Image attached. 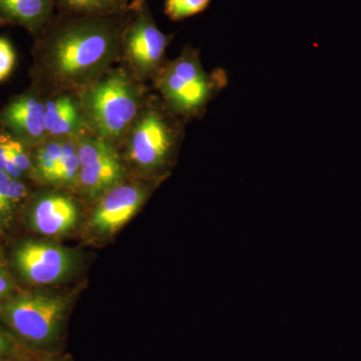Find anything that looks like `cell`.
I'll return each instance as SVG.
<instances>
[{
	"label": "cell",
	"instance_id": "11",
	"mask_svg": "<svg viewBox=\"0 0 361 361\" xmlns=\"http://www.w3.org/2000/svg\"><path fill=\"white\" fill-rule=\"evenodd\" d=\"M78 219L75 202L63 195L47 194L35 201L30 212L32 227L47 236L70 231Z\"/></svg>",
	"mask_w": 361,
	"mask_h": 361
},
{
	"label": "cell",
	"instance_id": "7",
	"mask_svg": "<svg viewBox=\"0 0 361 361\" xmlns=\"http://www.w3.org/2000/svg\"><path fill=\"white\" fill-rule=\"evenodd\" d=\"M77 147L80 159L78 182L87 196H103L120 184L123 167L111 142L97 135H87L78 140Z\"/></svg>",
	"mask_w": 361,
	"mask_h": 361
},
{
	"label": "cell",
	"instance_id": "2",
	"mask_svg": "<svg viewBox=\"0 0 361 361\" xmlns=\"http://www.w3.org/2000/svg\"><path fill=\"white\" fill-rule=\"evenodd\" d=\"M80 106L97 137L111 142L134 122L140 109L139 90L123 71H109L87 85Z\"/></svg>",
	"mask_w": 361,
	"mask_h": 361
},
{
	"label": "cell",
	"instance_id": "20",
	"mask_svg": "<svg viewBox=\"0 0 361 361\" xmlns=\"http://www.w3.org/2000/svg\"><path fill=\"white\" fill-rule=\"evenodd\" d=\"M16 59L13 44L4 37H0V82H4L13 73Z\"/></svg>",
	"mask_w": 361,
	"mask_h": 361
},
{
	"label": "cell",
	"instance_id": "6",
	"mask_svg": "<svg viewBox=\"0 0 361 361\" xmlns=\"http://www.w3.org/2000/svg\"><path fill=\"white\" fill-rule=\"evenodd\" d=\"M132 8L134 16L123 32V49L140 75H158L169 37L159 30L144 2L137 0Z\"/></svg>",
	"mask_w": 361,
	"mask_h": 361
},
{
	"label": "cell",
	"instance_id": "13",
	"mask_svg": "<svg viewBox=\"0 0 361 361\" xmlns=\"http://www.w3.org/2000/svg\"><path fill=\"white\" fill-rule=\"evenodd\" d=\"M45 130L51 137L77 134L84 123L82 106L70 97H59L45 102Z\"/></svg>",
	"mask_w": 361,
	"mask_h": 361
},
{
	"label": "cell",
	"instance_id": "16",
	"mask_svg": "<svg viewBox=\"0 0 361 361\" xmlns=\"http://www.w3.org/2000/svg\"><path fill=\"white\" fill-rule=\"evenodd\" d=\"M27 195L25 183L0 170V217L7 218Z\"/></svg>",
	"mask_w": 361,
	"mask_h": 361
},
{
	"label": "cell",
	"instance_id": "5",
	"mask_svg": "<svg viewBox=\"0 0 361 361\" xmlns=\"http://www.w3.org/2000/svg\"><path fill=\"white\" fill-rule=\"evenodd\" d=\"M180 130L172 118L159 108H149L137 118L130 133L129 153L144 170L163 168L177 146Z\"/></svg>",
	"mask_w": 361,
	"mask_h": 361
},
{
	"label": "cell",
	"instance_id": "10",
	"mask_svg": "<svg viewBox=\"0 0 361 361\" xmlns=\"http://www.w3.org/2000/svg\"><path fill=\"white\" fill-rule=\"evenodd\" d=\"M146 192L142 188L133 185H118L104 194L94 215L92 225L99 232L113 234L139 210L144 202Z\"/></svg>",
	"mask_w": 361,
	"mask_h": 361
},
{
	"label": "cell",
	"instance_id": "9",
	"mask_svg": "<svg viewBox=\"0 0 361 361\" xmlns=\"http://www.w3.org/2000/svg\"><path fill=\"white\" fill-rule=\"evenodd\" d=\"M0 125L4 133L28 148L39 146L47 135L44 102L32 90L14 97L0 111Z\"/></svg>",
	"mask_w": 361,
	"mask_h": 361
},
{
	"label": "cell",
	"instance_id": "8",
	"mask_svg": "<svg viewBox=\"0 0 361 361\" xmlns=\"http://www.w3.org/2000/svg\"><path fill=\"white\" fill-rule=\"evenodd\" d=\"M16 269L28 282L37 285L56 283L71 272L70 252L45 242L28 241L14 253Z\"/></svg>",
	"mask_w": 361,
	"mask_h": 361
},
{
	"label": "cell",
	"instance_id": "22",
	"mask_svg": "<svg viewBox=\"0 0 361 361\" xmlns=\"http://www.w3.org/2000/svg\"><path fill=\"white\" fill-rule=\"evenodd\" d=\"M13 288V278H11L6 264L0 257V301L11 295Z\"/></svg>",
	"mask_w": 361,
	"mask_h": 361
},
{
	"label": "cell",
	"instance_id": "3",
	"mask_svg": "<svg viewBox=\"0 0 361 361\" xmlns=\"http://www.w3.org/2000/svg\"><path fill=\"white\" fill-rule=\"evenodd\" d=\"M224 71L208 73L197 52L186 49L179 58L161 66L157 85L171 113L182 116L198 115L227 85Z\"/></svg>",
	"mask_w": 361,
	"mask_h": 361
},
{
	"label": "cell",
	"instance_id": "14",
	"mask_svg": "<svg viewBox=\"0 0 361 361\" xmlns=\"http://www.w3.org/2000/svg\"><path fill=\"white\" fill-rule=\"evenodd\" d=\"M73 16H111L129 9L127 0H54V6Z\"/></svg>",
	"mask_w": 361,
	"mask_h": 361
},
{
	"label": "cell",
	"instance_id": "4",
	"mask_svg": "<svg viewBox=\"0 0 361 361\" xmlns=\"http://www.w3.org/2000/svg\"><path fill=\"white\" fill-rule=\"evenodd\" d=\"M66 307L61 297L25 292L0 301V317L25 341L47 345L58 337Z\"/></svg>",
	"mask_w": 361,
	"mask_h": 361
},
{
	"label": "cell",
	"instance_id": "12",
	"mask_svg": "<svg viewBox=\"0 0 361 361\" xmlns=\"http://www.w3.org/2000/svg\"><path fill=\"white\" fill-rule=\"evenodd\" d=\"M54 0H0V25L23 26L32 35L51 21Z\"/></svg>",
	"mask_w": 361,
	"mask_h": 361
},
{
	"label": "cell",
	"instance_id": "15",
	"mask_svg": "<svg viewBox=\"0 0 361 361\" xmlns=\"http://www.w3.org/2000/svg\"><path fill=\"white\" fill-rule=\"evenodd\" d=\"M63 140H52L39 144L32 157V171L35 179L54 183V175L63 154Z\"/></svg>",
	"mask_w": 361,
	"mask_h": 361
},
{
	"label": "cell",
	"instance_id": "17",
	"mask_svg": "<svg viewBox=\"0 0 361 361\" xmlns=\"http://www.w3.org/2000/svg\"><path fill=\"white\" fill-rule=\"evenodd\" d=\"M80 175V159L77 142L63 141V154L54 175V183L71 185L77 182Z\"/></svg>",
	"mask_w": 361,
	"mask_h": 361
},
{
	"label": "cell",
	"instance_id": "19",
	"mask_svg": "<svg viewBox=\"0 0 361 361\" xmlns=\"http://www.w3.org/2000/svg\"><path fill=\"white\" fill-rule=\"evenodd\" d=\"M4 133V142H6L7 151L11 156V161L14 164L21 174L25 175L26 173L32 171V157L28 152V147L25 146L23 142L14 139L11 135Z\"/></svg>",
	"mask_w": 361,
	"mask_h": 361
},
{
	"label": "cell",
	"instance_id": "18",
	"mask_svg": "<svg viewBox=\"0 0 361 361\" xmlns=\"http://www.w3.org/2000/svg\"><path fill=\"white\" fill-rule=\"evenodd\" d=\"M210 0H166V13L171 20H182L205 11Z\"/></svg>",
	"mask_w": 361,
	"mask_h": 361
},
{
	"label": "cell",
	"instance_id": "1",
	"mask_svg": "<svg viewBox=\"0 0 361 361\" xmlns=\"http://www.w3.org/2000/svg\"><path fill=\"white\" fill-rule=\"evenodd\" d=\"M125 26L123 14L78 16L52 23L37 47V71L59 87L90 85L118 56Z\"/></svg>",
	"mask_w": 361,
	"mask_h": 361
},
{
	"label": "cell",
	"instance_id": "21",
	"mask_svg": "<svg viewBox=\"0 0 361 361\" xmlns=\"http://www.w3.org/2000/svg\"><path fill=\"white\" fill-rule=\"evenodd\" d=\"M0 170L4 171L13 179L21 180V177L23 176L11 161V156L7 151L6 142H4V133H0Z\"/></svg>",
	"mask_w": 361,
	"mask_h": 361
},
{
	"label": "cell",
	"instance_id": "23",
	"mask_svg": "<svg viewBox=\"0 0 361 361\" xmlns=\"http://www.w3.org/2000/svg\"><path fill=\"white\" fill-rule=\"evenodd\" d=\"M11 348V341L2 330H0V357L6 355Z\"/></svg>",
	"mask_w": 361,
	"mask_h": 361
}]
</instances>
